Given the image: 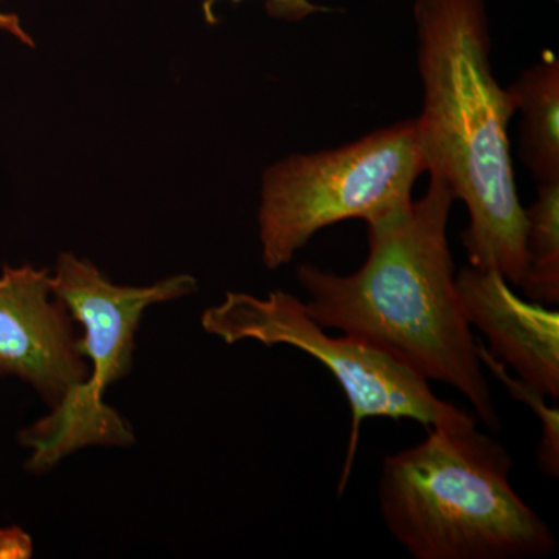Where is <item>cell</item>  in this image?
I'll return each mask as SVG.
<instances>
[{
	"label": "cell",
	"mask_w": 559,
	"mask_h": 559,
	"mask_svg": "<svg viewBox=\"0 0 559 559\" xmlns=\"http://www.w3.org/2000/svg\"><path fill=\"white\" fill-rule=\"evenodd\" d=\"M454 197L430 176L429 189L406 207L367 224L369 255L358 271L337 275L301 264L304 308L323 329L341 330L384 349L425 380L443 382L468 400L477 421L500 419L460 305L448 242Z\"/></svg>",
	"instance_id": "cell-1"
},
{
	"label": "cell",
	"mask_w": 559,
	"mask_h": 559,
	"mask_svg": "<svg viewBox=\"0 0 559 559\" xmlns=\"http://www.w3.org/2000/svg\"><path fill=\"white\" fill-rule=\"evenodd\" d=\"M423 112L415 130L425 171L468 209L469 264L521 286L527 218L514 182L509 124L516 112L492 73L484 0H417Z\"/></svg>",
	"instance_id": "cell-2"
},
{
	"label": "cell",
	"mask_w": 559,
	"mask_h": 559,
	"mask_svg": "<svg viewBox=\"0 0 559 559\" xmlns=\"http://www.w3.org/2000/svg\"><path fill=\"white\" fill-rule=\"evenodd\" d=\"M389 455L378 502L390 535L415 559H539L557 550L550 525L510 481V452L469 425L432 426Z\"/></svg>",
	"instance_id": "cell-3"
},
{
	"label": "cell",
	"mask_w": 559,
	"mask_h": 559,
	"mask_svg": "<svg viewBox=\"0 0 559 559\" xmlns=\"http://www.w3.org/2000/svg\"><path fill=\"white\" fill-rule=\"evenodd\" d=\"M51 294L68 307L84 333L76 349L91 360L90 378L70 390L46 417L17 433L32 454L31 473L53 469L73 452L87 447H130L134 430L103 400L110 384L127 377L134 360L135 334L143 312L153 305L190 296L197 290L191 275H175L151 286L132 288L110 283L94 264L62 253L50 278Z\"/></svg>",
	"instance_id": "cell-4"
},
{
	"label": "cell",
	"mask_w": 559,
	"mask_h": 559,
	"mask_svg": "<svg viewBox=\"0 0 559 559\" xmlns=\"http://www.w3.org/2000/svg\"><path fill=\"white\" fill-rule=\"evenodd\" d=\"M423 173L415 120L272 165L264 173L259 212L267 270L288 264L325 227L347 219L370 223L406 207Z\"/></svg>",
	"instance_id": "cell-5"
},
{
	"label": "cell",
	"mask_w": 559,
	"mask_h": 559,
	"mask_svg": "<svg viewBox=\"0 0 559 559\" xmlns=\"http://www.w3.org/2000/svg\"><path fill=\"white\" fill-rule=\"evenodd\" d=\"M202 326L226 344L255 341L290 345L318 359L340 382L352 411L347 455L337 484L344 495L358 452L360 425L369 418H407L426 429L469 425L477 418L433 395L429 381L400 359L369 342L344 333L330 336L305 311L304 301L277 289L267 297L227 293L226 299L202 314Z\"/></svg>",
	"instance_id": "cell-6"
},
{
	"label": "cell",
	"mask_w": 559,
	"mask_h": 559,
	"mask_svg": "<svg viewBox=\"0 0 559 559\" xmlns=\"http://www.w3.org/2000/svg\"><path fill=\"white\" fill-rule=\"evenodd\" d=\"M49 270L5 264L0 274V378H17L47 406L90 378L76 349L75 320L51 294Z\"/></svg>",
	"instance_id": "cell-7"
},
{
	"label": "cell",
	"mask_w": 559,
	"mask_h": 559,
	"mask_svg": "<svg viewBox=\"0 0 559 559\" xmlns=\"http://www.w3.org/2000/svg\"><path fill=\"white\" fill-rule=\"evenodd\" d=\"M455 285L471 329L487 337L488 352L547 399H559V312L524 300L498 271L462 267Z\"/></svg>",
	"instance_id": "cell-8"
},
{
	"label": "cell",
	"mask_w": 559,
	"mask_h": 559,
	"mask_svg": "<svg viewBox=\"0 0 559 559\" xmlns=\"http://www.w3.org/2000/svg\"><path fill=\"white\" fill-rule=\"evenodd\" d=\"M520 110L521 156L538 182L559 180V60L544 55L509 87Z\"/></svg>",
	"instance_id": "cell-9"
},
{
	"label": "cell",
	"mask_w": 559,
	"mask_h": 559,
	"mask_svg": "<svg viewBox=\"0 0 559 559\" xmlns=\"http://www.w3.org/2000/svg\"><path fill=\"white\" fill-rule=\"evenodd\" d=\"M524 282L520 288L528 300L559 304V180L539 182L538 198L525 209Z\"/></svg>",
	"instance_id": "cell-10"
},
{
	"label": "cell",
	"mask_w": 559,
	"mask_h": 559,
	"mask_svg": "<svg viewBox=\"0 0 559 559\" xmlns=\"http://www.w3.org/2000/svg\"><path fill=\"white\" fill-rule=\"evenodd\" d=\"M476 352L481 366L487 367L489 373L507 389L514 400L521 401L536 415L540 423V439L538 444V468L549 479L559 477V411L557 406L546 403L547 396L538 389L532 388L520 378H513L506 364L488 352L487 345L476 342Z\"/></svg>",
	"instance_id": "cell-11"
},
{
	"label": "cell",
	"mask_w": 559,
	"mask_h": 559,
	"mask_svg": "<svg viewBox=\"0 0 559 559\" xmlns=\"http://www.w3.org/2000/svg\"><path fill=\"white\" fill-rule=\"evenodd\" d=\"M215 2H218V0H205L207 16L210 7ZM231 2H241V0H231ZM266 7L272 16L288 21L305 20V17L323 10L314 5L311 0H266Z\"/></svg>",
	"instance_id": "cell-12"
},
{
	"label": "cell",
	"mask_w": 559,
	"mask_h": 559,
	"mask_svg": "<svg viewBox=\"0 0 559 559\" xmlns=\"http://www.w3.org/2000/svg\"><path fill=\"white\" fill-rule=\"evenodd\" d=\"M33 557V540L21 527L0 528V559H27Z\"/></svg>",
	"instance_id": "cell-13"
},
{
	"label": "cell",
	"mask_w": 559,
	"mask_h": 559,
	"mask_svg": "<svg viewBox=\"0 0 559 559\" xmlns=\"http://www.w3.org/2000/svg\"><path fill=\"white\" fill-rule=\"evenodd\" d=\"M0 31L10 33L11 36L20 39L21 43L33 46L31 36L22 28L20 17L16 14L5 13V11L0 10Z\"/></svg>",
	"instance_id": "cell-14"
}]
</instances>
